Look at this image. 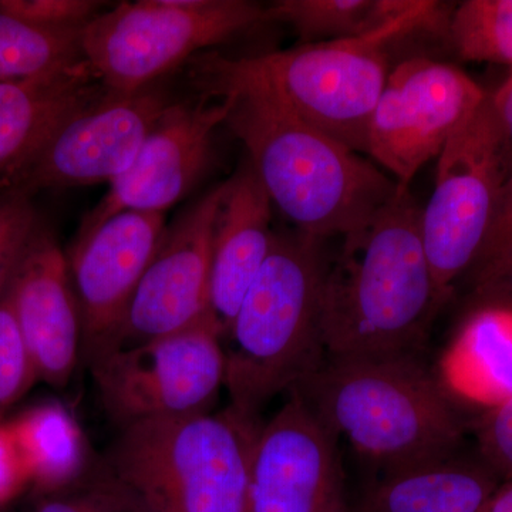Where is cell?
<instances>
[{
    "instance_id": "obj_13",
    "label": "cell",
    "mask_w": 512,
    "mask_h": 512,
    "mask_svg": "<svg viewBox=\"0 0 512 512\" xmlns=\"http://www.w3.org/2000/svg\"><path fill=\"white\" fill-rule=\"evenodd\" d=\"M224 191L225 183L212 188L165 229L113 349L173 335L211 312L212 238Z\"/></svg>"
},
{
    "instance_id": "obj_11",
    "label": "cell",
    "mask_w": 512,
    "mask_h": 512,
    "mask_svg": "<svg viewBox=\"0 0 512 512\" xmlns=\"http://www.w3.org/2000/svg\"><path fill=\"white\" fill-rule=\"evenodd\" d=\"M289 393L256 437L247 512H345L339 437Z\"/></svg>"
},
{
    "instance_id": "obj_28",
    "label": "cell",
    "mask_w": 512,
    "mask_h": 512,
    "mask_svg": "<svg viewBox=\"0 0 512 512\" xmlns=\"http://www.w3.org/2000/svg\"><path fill=\"white\" fill-rule=\"evenodd\" d=\"M103 6L94 0H0V12L46 29L84 28Z\"/></svg>"
},
{
    "instance_id": "obj_33",
    "label": "cell",
    "mask_w": 512,
    "mask_h": 512,
    "mask_svg": "<svg viewBox=\"0 0 512 512\" xmlns=\"http://www.w3.org/2000/svg\"><path fill=\"white\" fill-rule=\"evenodd\" d=\"M478 296L484 299L485 303H501V305L512 306V268L495 284L478 293Z\"/></svg>"
},
{
    "instance_id": "obj_10",
    "label": "cell",
    "mask_w": 512,
    "mask_h": 512,
    "mask_svg": "<svg viewBox=\"0 0 512 512\" xmlns=\"http://www.w3.org/2000/svg\"><path fill=\"white\" fill-rule=\"evenodd\" d=\"M488 93L467 73L427 57L394 66L367 133V153L402 190L440 156Z\"/></svg>"
},
{
    "instance_id": "obj_15",
    "label": "cell",
    "mask_w": 512,
    "mask_h": 512,
    "mask_svg": "<svg viewBox=\"0 0 512 512\" xmlns=\"http://www.w3.org/2000/svg\"><path fill=\"white\" fill-rule=\"evenodd\" d=\"M165 232L164 214L124 211L74 239L70 276L79 302L87 359L109 352Z\"/></svg>"
},
{
    "instance_id": "obj_25",
    "label": "cell",
    "mask_w": 512,
    "mask_h": 512,
    "mask_svg": "<svg viewBox=\"0 0 512 512\" xmlns=\"http://www.w3.org/2000/svg\"><path fill=\"white\" fill-rule=\"evenodd\" d=\"M39 380L13 316L8 295L0 296V420Z\"/></svg>"
},
{
    "instance_id": "obj_17",
    "label": "cell",
    "mask_w": 512,
    "mask_h": 512,
    "mask_svg": "<svg viewBox=\"0 0 512 512\" xmlns=\"http://www.w3.org/2000/svg\"><path fill=\"white\" fill-rule=\"evenodd\" d=\"M107 93L86 60L37 79L0 83V195L19 192L57 131Z\"/></svg>"
},
{
    "instance_id": "obj_12",
    "label": "cell",
    "mask_w": 512,
    "mask_h": 512,
    "mask_svg": "<svg viewBox=\"0 0 512 512\" xmlns=\"http://www.w3.org/2000/svg\"><path fill=\"white\" fill-rule=\"evenodd\" d=\"M228 104L201 94L173 101L151 128L136 160L109 184L99 204L87 212L76 238L89 235L124 211L164 214L201 180L212 157L215 130L224 126Z\"/></svg>"
},
{
    "instance_id": "obj_34",
    "label": "cell",
    "mask_w": 512,
    "mask_h": 512,
    "mask_svg": "<svg viewBox=\"0 0 512 512\" xmlns=\"http://www.w3.org/2000/svg\"><path fill=\"white\" fill-rule=\"evenodd\" d=\"M478 512H512V481L501 483Z\"/></svg>"
},
{
    "instance_id": "obj_4",
    "label": "cell",
    "mask_w": 512,
    "mask_h": 512,
    "mask_svg": "<svg viewBox=\"0 0 512 512\" xmlns=\"http://www.w3.org/2000/svg\"><path fill=\"white\" fill-rule=\"evenodd\" d=\"M323 239L276 234L227 336L225 386L231 406L258 419L276 394L291 392L326 355L322 299L328 261Z\"/></svg>"
},
{
    "instance_id": "obj_14",
    "label": "cell",
    "mask_w": 512,
    "mask_h": 512,
    "mask_svg": "<svg viewBox=\"0 0 512 512\" xmlns=\"http://www.w3.org/2000/svg\"><path fill=\"white\" fill-rule=\"evenodd\" d=\"M173 101L150 86L133 94L107 93L57 131L19 192L32 197L36 191L113 183L134 163Z\"/></svg>"
},
{
    "instance_id": "obj_29",
    "label": "cell",
    "mask_w": 512,
    "mask_h": 512,
    "mask_svg": "<svg viewBox=\"0 0 512 512\" xmlns=\"http://www.w3.org/2000/svg\"><path fill=\"white\" fill-rule=\"evenodd\" d=\"M480 458L501 483L512 481V400L487 410L476 426Z\"/></svg>"
},
{
    "instance_id": "obj_3",
    "label": "cell",
    "mask_w": 512,
    "mask_h": 512,
    "mask_svg": "<svg viewBox=\"0 0 512 512\" xmlns=\"http://www.w3.org/2000/svg\"><path fill=\"white\" fill-rule=\"evenodd\" d=\"M292 390L384 474L451 456L461 441L453 400L419 356L326 359Z\"/></svg>"
},
{
    "instance_id": "obj_27",
    "label": "cell",
    "mask_w": 512,
    "mask_h": 512,
    "mask_svg": "<svg viewBox=\"0 0 512 512\" xmlns=\"http://www.w3.org/2000/svg\"><path fill=\"white\" fill-rule=\"evenodd\" d=\"M40 224L30 195L23 192L0 195V296L8 288Z\"/></svg>"
},
{
    "instance_id": "obj_35",
    "label": "cell",
    "mask_w": 512,
    "mask_h": 512,
    "mask_svg": "<svg viewBox=\"0 0 512 512\" xmlns=\"http://www.w3.org/2000/svg\"><path fill=\"white\" fill-rule=\"evenodd\" d=\"M131 507H133V511H134V512H140V511H138V510H137V508H136V507H134V505H133V504H131Z\"/></svg>"
},
{
    "instance_id": "obj_32",
    "label": "cell",
    "mask_w": 512,
    "mask_h": 512,
    "mask_svg": "<svg viewBox=\"0 0 512 512\" xmlns=\"http://www.w3.org/2000/svg\"><path fill=\"white\" fill-rule=\"evenodd\" d=\"M490 99L512 161V67L510 76L505 79L497 92L490 94Z\"/></svg>"
},
{
    "instance_id": "obj_30",
    "label": "cell",
    "mask_w": 512,
    "mask_h": 512,
    "mask_svg": "<svg viewBox=\"0 0 512 512\" xmlns=\"http://www.w3.org/2000/svg\"><path fill=\"white\" fill-rule=\"evenodd\" d=\"M32 512H134L126 495L110 481L82 493L43 495Z\"/></svg>"
},
{
    "instance_id": "obj_21",
    "label": "cell",
    "mask_w": 512,
    "mask_h": 512,
    "mask_svg": "<svg viewBox=\"0 0 512 512\" xmlns=\"http://www.w3.org/2000/svg\"><path fill=\"white\" fill-rule=\"evenodd\" d=\"M6 423L28 470L30 488L40 497L62 493L82 476L86 439L63 404H35Z\"/></svg>"
},
{
    "instance_id": "obj_6",
    "label": "cell",
    "mask_w": 512,
    "mask_h": 512,
    "mask_svg": "<svg viewBox=\"0 0 512 512\" xmlns=\"http://www.w3.org/2000/svg\"><path fill=\"white\" fill-rule=\"evenodd\" d=\"M453 10L446 3L417 0L409 13L370 35L235 62L303 123L365 154L370 119L390 73L387 47L420 33L448 39Z\"/></svg>"
},
{
    "instance_id": "obj_18",
    "label": "cell",
    "mask_w": 512,
    "mask_h": 512,
    "mask_svg": "<svg viewBox=\"0 0 512 512\" xmlns=\"http://www.w3.org/2000/svg\"><path fill=\"white\" fill-rule=\"evenodd\" d=\"M272 201L251 164L225 183L212 238L210 311L227 336L272 244Z\"/></svg>"
},
{
    "instance_id": "obj_9",
    "label": "cell",
    "mask_w": 512,
    "mask_h": 512,
    "mask_svg": "<svg viewBox=\"0 0 512 512\" xmlns=\"http://www.w3.org/2000/svg\"><path fill=\"white\" fill-rule=\"evenodd\" d=\"M104 409L121 427L207 413L225 384L222 330L212 313L190 328L90 360Z\"/></svg>"
},
{
    "instance_id": "obj_26",
    "label": "cell",
    "mask_w": 512,
    "mask_h": 512,
    "mask_svg": "<svg viewBox=\"0 0 512 512\" xmlns=\"http://www.w3.org/2000/svg\"><path fill=\"white\" fill-rule=\"evenodd\" d=\"M512 268V171L501 188L493 220L480 251L468 269L477 295Z\"/></svg>"
},
{
    "instance_id": "obj_16",
    "label": "cell",
    "mask_w": 512,
    "mask_h": 512,
    "mask_svg": "<svg viewBox=\"0 0 512 512\" xmlns=\"http://www.w3.org/2000/svg\"><path fill=\"white\" fill-rule=\"evenodd\" d=\"M5 292L37 377L66 386L83 348L82 316L67 256L45 225L30 239Z\"/></svg>"
},
{
    "instance_id": "obj_20",
    "label": "cell",
    "mask_w": 512,
    "mask_h": 512,
    "mask_svg": "<svg viewBox=\"0 0 512 512\" xmlns=\"http://www.w3.org/2000/svg\"><path fill=\"white\" fill-rule=\"evenodd\" d=\"M500 484L481 458L454 453L384 474L360 512H478Z\"/></svg>"
},
{
    "instance_id": "obj_23",
    "label": "cell",
    "mask_w": 512,
    "mask_h": 512,
    "mask_svg": "<svg viewBox=\"0 0 512 512\" xmlns=\"http://www.w3.org/2000/svg\"><path fill=\"white\" fill-rule=\"evenodd\" d=\"M83 29L39 28L0 12V83L37 79L84 62Z\"/></svg>"
},
{
    "instance_id": "obj_2",
    "label": "cell",
    "mask_w": 512,
    "mask_h": 512,
    "mask_svg": "<svg viewBox=\"0 0 512 512\" xmlns=\"http://www.w3.org/2000/svg\"><path fill=\"white\" fill-rule=\"evenodd\" d=\"M420 215L410 190H400L363 227L343 237L323 284L328 359L419 356L441 308Z\"/></svg>"
},
{
    "instance_id": "obj_5",
    "label": "cell",
    "mask_w": 512,
    "mask_h": 512,
    "mask_svg": "<svg viewBox=\"0 0 512 512\" xmlns=\"http://www.w3.org/2000/svg\"><path fill=\"white\" fill-rule=\"evenodd\" d=\"M261 426L232 406L128 424L111 453L110 483L140 512H247Z\"/></svg>"
},
{
    "instance_id": "obj_1",
    "label": "cell",
    "mask_w": 512,
    "mask_h": 512,
    "mask_svg": "<svg viewBox=\"0 0 512 512\" xmlns=\"http://www.w3.org/2000/svg\"><path fill=\"white\" fill-rule=\"evenodd\" d=\"M190 63L201 94L227 101L224 126L247 148L272 204L298 232L346 237L402 190L360 154L299 120L235 59L198 55Z\"/></svg>"
},
{
    "instance_id": "obj_19",
    "label": "cell",
    "mask_w": 512,
    "mask_h": 512,
    "mask_svg": "<svg viewBox=\"0 0 512 512\" xmlns=\"http://www.w3.org/2000/svg\"><path fill=\"white\" fill-rule=\"evenodd\" d=\"M441 389L485 412L512 400V306L484 303L448 343L436 373Z\"/></svg>"
},
{
    "instance_id": "obj_24",
    "label": "cell",
    "mask_w": 512,
    "mask_h": 512,
    "mask_svg": "<svg viewBox=\"0 0 512 512\" xmlns=\"http://www.w3.org/2000/svg\"><path fill=\"white\" fill-rule=\"evenodd\" d=\"M448 40L470 62L512 67V0H467L451 13Z\"/></svg>"
},
{
    "instance_id": "obj_8",
    "label": "cell",
    "mask_w": 512,
    "mask_h": 512,
    "mask_svg": "<svg viewBox=\"0 0 512 512\" xmlns=\"http://www.w3.org/2000/svg\"><path fill=\"white\" fill-rule=\"evenodd\" d=\"M511 171L488 94L437 157L433 194L421 210V239L441 306L473 265Z\"/></svg>"
},
{
    "instance_id": "obj_22",
    "label": "cell",
    "mask_w": 512,
    "mask_h": 512,
    "mask_svg": "<svg viewBox=\"0 0 512 512\" xmlns=\"http://www.w3.org/2000/svg\"><path fill=\"white\" fill-rule=\"evenodd\" d=\"M416 5L417 0H279L266 8V22L286 23L309 45L370 35Z\"/></svg>"
},
{
    "instance_id": "obj_31",
    "label": "cell",
    "mask_w": 512,
    "mask_h": 512,
    "mask_svg": "<svg viewBox=\"0 0 512 512\" xmlns=\"http://www.w3.org/2000/svg\"><path fill=\"white\" fill-rule=\"evenodd\" d=\"M26 488H30L28 470L8 423L0 420V507L12 503Z\"/></svg>"
},
{
    "instance_id": "obj_7",
    "label": "cell",
    "mask_w": 512,
    "mask_h": 512,
    "mask_svg": "<svg viewBox=\"0 0 512 512\" xmlns=\"http://www.w3.org/2000/svg\"><path fill=\"white\" fill-rule=\"evenodd\" d=\"M264 22L266 9L247 0L124 2L84 26L83 55L109 92L133 94Z\"/></svg>"
}]
</instances>
